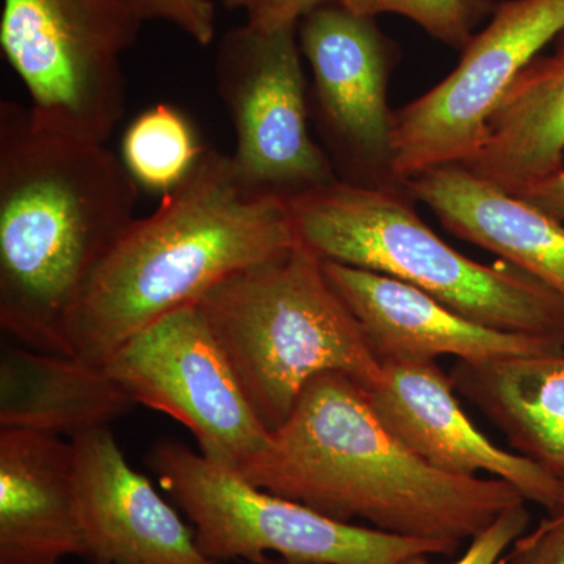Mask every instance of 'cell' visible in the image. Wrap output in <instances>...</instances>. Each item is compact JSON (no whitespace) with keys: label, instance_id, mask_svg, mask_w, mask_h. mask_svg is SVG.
Masks as SVG:
<instances>
[{"label":"cell","instance_id":"cell-1","mask_svg":"<svg viewBox=\"0 0 564 564\" xmlns=\"http://www.w3.org/2000/svg\"><path fill=\"white\" fill-rule=\"evenodd\" d=\"M140 187L106 144L57 135L0 102V328L73 356L69 323L88 282L135 220Z\"/></svg>","mask_w":564,"mask_h":564},{"label":"cell","instance_id":"cell-2","mask_svg":"<svg viewBox=\"0 0 564 564\" xmlns=\"http://www.w3.org/2000/svg\"><path fill=\"white\" fill-rule=\"evenodd\" d=\"M237 474L340 522L432 541L454 554L508 508L527 502L500 478L456 477L403 447L343 373L304 388L288 421Z\"/></svg>","mask_w":564,"mask_h":564},{"label":"cell","instance_id":"cell-3","mask_svg":"<svg viewBox=\"0 0 564 564\" xmlns=\"http://www.w3.org/2000/svg\"><path fill=\"white\" fill-rule=\"evenodd\" d=\"M296 245L288 202L252 191L231 155L207 148L187 180L137 217L93 274L70 317V351L104 366L155 322Z\"/></svg>","mask_w":564,"mask_h":564},{"label":"cell","instance_id":"cell-4","mask_svg":"<svg viewBox=\"0 0 564 564\" xmlns=\"http://www.w3.org/2000/svg\"><path fill=\"white\" fill-rule=\"evenodd\" d=\"M196 306L270 433L314 378L343 373L369 391L383 375L361 323L303 243L232 274Z\"/></svg>","mask_w":564,"mask_h":564},{"label":"cell","instance_id":"cell-5","mask_svg":"<svg viewBox=\"0 0 564 564\" xmlns=\"http://www.w3.org/2000/svg\"><path fill=\"white\" fill-rule=\"evenodd\" d=\"M299 242L322 261L384 274L502 332L564 340V303L511 267L466 258L419 217L406 187L337 180L285 199Z\"/></svg>","mask_w":564,"mask_h":564},{"label":"cell","instance_id":"cell-6","mask_svg":"<svg viewBox=\"0 0 564 564\" xmlns=\"http://www.w3.org/2000/svg\"><path fill=\"white\" fill-rule=\"evenodd\" d=\"M148 464L187 516L203 554L218 563L280 556L313 564H400L414 555H454L443 544L336 521L262 491L176 441L152 445Z\"/></svg>","mask_w":564,"mask_h":564},{"label":"cell","instance_id":"cell-7","mask_svg":"<svg viewBox=\"0 0 564 564\" xmlns=\"http://www.w3.org/2000/svg\"><path fill=\"white\" fill-rule=\"evenodd\" d=\"M144 22L133 0H2L0 50L33 122L107 144L126 111L122 58Z\"/></svg>","mask_w":564,"mask_h":564},{"label":"cell","instance_id":"cell-8","mask_svg":"<svg viewBox=\"0 0 564 564\" xmlns=\"http://www.w3.org/2000/svg\"><path fill=\"white\" fill-rule=\"evenodd\" d=\"M215 84L236 133L232 162L248 187L288 199L339 180L311 132L299 25L245 22L226 32Z\"/></svg>","mask_w":564,"mask_h":564},{"label":"cell","instance_id":"cell-9","mask_svg":"<svg viewBox=\"0 0 564 564\" xmlns=\"http://www.w3.org/2000/svg\"><path fill=\"white\" fill-rule=\"evenodd\" d=\"M564 31V0H502L458 66L393 113V172L404 182L426 170L464 165L480 151L488 122L511 85Z\"/></svg>","mask_w":564,"mask_h":564},{"label":"cell","instance_id":"cell-10","mask_svg":"<svg viewBox=\"0 0 564 564\" xmlns=\"http://www.w3.org/2000/svg\"><path fill=\"white\" fill-rule=\"evenodd\" d=\"M102 367L133 403L182 423L199 454L234 473L269 443L196 304L133 336Z\"/></svg>","mask_w":564,"mask_h":564},{"label":"cell","instance_id":"cell-11","mask_svg":"<svg viewBox=\"0 0 564 564\" xmlns=\"http://www.w3.org/2000/svg\"><path fill=\"white\" fill-rule=\"evenodd\" d=\"M303 57L313 73L311 122L344 182L404 187L393 172L389 80L397 46L377 18L326 3L299 22Z\"/></svg>","mask_w":564,"mask_h":564},{"label":"cell","instance_id":"cell-12","mask_svg":"<svg viewBox=\"0 0 564 564\" xmlns=\"http://www.w3.org/2000/svg\"><path fill=\"white\" fill-rule=\"evenodd\" d=\"M455 391L436 361H411L383 364L381 380L366 395L384 429L434 469L456 477L489 474L545 511L562 507L563 478L491 443L464 413Z\"/></svg>","mask_w":564,"mask_h":564},{"label":"cell","instance_id":"cell-13","mask_svg":"<svg viewBox=\"0 0 564 564\" xmlns=\"http://www.w3.org/2000/svg\"><path fill=\"white\" fill-rule=\"evenodd\" d=\"M333 288L361 323L381 366L455 356L478 362L564 355V340L502 332L470 321L429 293L384 274L323 261Z\"/></svg>","mask_w":564,"mask_h":564},{"label":"cell","instance_id":"cell-14","mask_svg":"<svg viewBox=\"0 0 564 564\" xmlns=\"http://www.w3.org/2000/svg\"><path fill=\"white\" fill-rule=\"evenodd\" d=\"M70 443L93 564H223L203 554L193 529L128 463L109 426Z\"/></svg>","mask_w":564,"mask_h":564},{"label":"cell","instance_id":"cell-15","mask_svg":"<svg viewBox=\"0 0 564 564\" xmlns=\"http://www.w3.org/2000/svg\"><path fill=\"white\" fill-rule=\"evenodd\" d=\"M88 558L70 441L0 430V564Z\"/></svg>","mask_w":564,"mask_h":564},{"label":"cell","instance_id":"cell-16","mask_svg":"<svg viewBox=\"0 0 564 564\" xmlns=\"http://www.w3.org/2000/svg\"><path fill=\"white\" fill-rule=\"evenodd\" d=\"M404 187L445 229L507 259L564 303V223L463 165L426 170Z\"/></svg>","mask_w":564,"mask_h":564},{"label":"cell","instance_id":"cell-17","mask_svg":"<svg viewBox=\"0 0 564 564\" xmlns=\"http://www.w3.org/2000/svg\"><path fill=\"white\" fill-rule=\"evenodd\" d=\"M133 406L102 366L20 344L0 348V430L73 441L110 426Z\"/></svg>","mask_w":564,"mask_h":564},{"label":"cell","instance_id":"cell-18","mask_svg":"<svg viewBox=\"0 0 564 564\" xmlns=\"http://www.w3.org/2000/svg\"><path fill=\"white\" fill-rule=\"evenodd\" d=\"M555 51L511 85L488 122L480 151L464 163L475 176L516 193L564 169V31Z\"/></svg>","mask_w":564,"mask_h":564},{"label":"cell","instance_id":"cell-19","mask_svg":"<svg viewBox=\"0 0 564 564\" xmlns=\"http://www.w3.org/2000/svg\"><path fill=\"white\" fill-rule=\"evenodd\" d=\"M451 378L519 455L564 480V355L458 361Z\"/></svg>","mask_w":564,"mask_h":564},{"label":"cell","instance_id":"cell-20","mask_svg":"<svg viewBox=\"0 0 564 564\" xmlns=\"http://www.w3.org/2000/svg\"><path fill=\"white\" fill-rule=\"evenodd\" d=\"M207 147L195 124L172 104L141 111L121 139V161L140 191L162 198L187 180Z\"/></svg>","mask_w":564,"mask_h":564},{"label":"cell","instance_id":"cell-21","mask_svg":"<svg viewBox=\"0 0 564 564\" xmlns=\"http://www.w3.org/2000/svg\"><path fill=\"white\" fill-rule=\"evenodd\" d=\"M345 9L377 18L400 14L415 22L432 39L463 52L491 18L496 0H339Z\"/></svg>","mask_w":564,"mask_h":564},{"label":"cell","instance_id":"cell-22","mask_svg":"<svg viewBox=\"0 0 564 564\" xmlns=\"http://www.w3.org/2000/svg\"><path fill=\"white\" fill-rule=\"evenodd\" d=\"M529 508L525 502L516 503L474 536L469 547L456 562L447 564H499L511 544L529 530ZM430 556H410L400 564H437L430 562Z\"/></svg>","mask_w":564,"mask_h":564},{"label":"cell","instance_id":"cell-23","mask_svg":"<svg viewBox=\"0 0 564 564\" xmlns=\"http://www.w3.org/2000/svg\"><path fill=\"white\" fill-rule=\"evenodd\" d=\"M144 21H163L199 46H209L217 36V18L212 0H133Z\"/></svg>","mask_w":564,"mask_h":564},{"label":"cell","instance_id":"cell-24","mask_svg":"<svg viewBox=\"0 0 564 564\" xmlns=\"http://www.w3.org/2000/svg\"><path fill=\"white\" fill-rule=\"evenodd\" d=\"M499 564H564V503L521 534Z\"/></svg>","mask_w":564,"mask_h":564},{"label":"cell","instance_id":"cell-25","mask_svg":"<svg viewBox=\"0 0 564 564\" xmlns=\"http://www.w3.org/2000/svg\"><path fill=\"white\" fill-rule=\"evenodd\" d=\"M332 2L339 0H225V6L231 10H242L248 24L278 29L299 25L307 13Z\"/></svg>","mask_w":564,"mask_h":564},{"label":"cell","instance_id":"cell-26","mask_svg":"<svg viewBox=\"0 0 564 564\" xmlns=\"http://www.w3.org/2000/svg\"><path fill=\"white\" fill-rule=\"evenodd\" d=\"M519 198L525 199L538 209L544 210L545 214L552 215L564 223V169L551 174L544 180L534 182L529 187L513 193Z\"/></svg>","mask_w":564,"mask_h":564},{"label":"cell","instance_id":"cell-27","mask_svg":"<svg viewBox=\"0 0 564 564\" xmlns=\"http://www.w3.org/2000/svg\"><path fill=\"white\" fill-rule=\"evenodd\" d=\"M245 564H313V563L289 562V560L280 558V556H267V558L261 560V562L245 563Z\"/></svg>","mask_w":564,"mask_h":564}]
</instances>
